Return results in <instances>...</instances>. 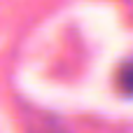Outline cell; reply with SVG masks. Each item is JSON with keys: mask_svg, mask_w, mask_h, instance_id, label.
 Wrapping results in <instances>:
<instances>
[{"mask_svg": "<svg viewBox=\"0 0 133 133\" xmlns=\"http://www.w3.org/2000/svg\"><path fill=\"white\" fill-rule=\"evenodd\" d=\"M115 87L122 96L133 98V58H126L115 72Z\"/></svg>", "mask_w": 133, "mask_h": 133, "instance_id": "cell-1", "label": "cell"}]
</instances>
